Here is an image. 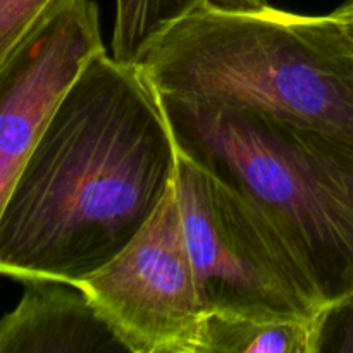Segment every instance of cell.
Masks as SVG:
<instances>
[{"mask_svg":"<svg viewBox=\"0 0 353 353\" xmlns=\"http://www.w3.org/2000/svg\"><path fill=\"white\" fill-rule=\"evenodd\" d=\"M178 147L138 64L93 55L0 214V276L74 283L116 257L174 183Z\"/></svg>","mask_w":353,"mask_h":353,"instance_id":"obj_1","label":"cell"},{"mask_svg":"<svg viewBox=\"0 0 353 353\" xmlns=\"http://www.w3.org/2000/svg\"><path fill=\"white\" fill-rule=\"evenodd\" d=\"M138 68L159 93L250 107L353 150V38L330 16L200 6Z\"/></svg>","mask_w":353,"mask_h":353,"instance_id":"obj_2","label":"cell"},{"mask_svg":"<svg viewBox=\"0 0 353 353\" xmlns=\"http://www.w3.org/2000/svg\"><path fill=\"white\" fill-rule=\"evenodd\" d=\"M159 99L178 150L269 217L326 307L353 296L352 148L250 107Z\"/></svg>","mask_w":353,"mask_h":353,"instance_id":"obj_3","label":"cell"},{"mask_svg":"<svg viewBox=\"0 0 353 353\" xmlns=\"http://www.w3.org/2000/svg\"><path fill=\"white\" fill-rule=\"evenodd\" d=\"M174 188L207 312L307 319L327 309L305 265L248 196L179 150Z\"/></svg>","mask_w":353,"mask_h":353,"instance_id":"obj_4","label":"cell"},{"mask_svg":"<svg viewBox=\"0 0 353 353\" xmlns=\"http://www.w3.org/2000/svg\"><path fill=\"white\" fill-rule=\"evenodd\" d=\"M74 285L130 353H199L209 312L196 286L174 183L130 243Z\"/></svg>","mask_w":353,"mask_h":353,"instance_id":"obj_5","label":"cell"},{"mask_svg":"<svg viewBox=\"0 0 353 353\" xmlns=\"http://www.w3.org/2000/svg\"><path fill=\"white\" fill-rule=\"evenodd\" d=\"M103 48L93 0H54L0 62V214L59 102Z\"/></svg>","mask_w":353,"mask_h":353,"instance_id":"obj_6","label":"cell"},{"mask_svg":"<svg viewBox=\"0 0 353 353\" xmlns=\"http://www.w3.org/2000/svg\"><path fill=\"white\" fill-rule=\"evenodd\" d=\"M0 353L130 352L78 286L30 279L19 303L0 319Z\"/></svg>","mask_w":353,"mask_h":353,"instance_id":"obj_7","label":"cell"},{"mask_svg":"<svg viewBox=\"0 0 353 353\" xmlns=\"http://www.w3.org/2000/svg\"><path fill=\"white\" fill-rule=\"evenodd\" d=\"M324 310L307 319L209 314L199 353H317Z\"/></svg>","mask_w":353,"mask_h":353,"instance_id":"obj_8","label":"cell"},{"mask_svg":"<svg viewBox=\"0 0 353 353\" xmlns=\"http://www.w3.org/2000/svg\"><path fill=\"white\" fill-rule=\"evenodd\" d=\"M203 6V0H116L112 57L138 64L148 45Z\"/></svg>","mask_w":353,"mask_h":353,"instance_id":"obj_9","label":"cell"},{"mask_svg":"<svg viewBox=\"0 0 353 353\" xmlns=\"http://www.w3.org/2000/svg\"><path fill=\"white\" fill-rule=\"evenodd\" d=\"M54 0H0V62Z\"/></svg>","mask_w":353,"mask_h":353,"instance_id":"obj_10","label":"cell"},{"mask_svg":"<svg viewBox=\"0 0 353 353\" xmlns=\"http://www.w3.org/2000/svg\"><path fill=\"white\" fill-rule=\"evenodd\" d=\"M324 350L353 352V296L324 310L319 352Z\"/></svg>","mask_w":353,"mask_h":353,"instance_id":"obj_11","label":"cell"},{"mask_svg":"<svg viewBox=\"0 0 353 353\" xmlns=\"http://www.w3.org/2000/svg\"><path fill=\"white\" fill-rule=\"evenodd\" d=\"M203 3L223 12H259L269 7L268 0H203Z\"/></svg>","mask_w":353,"mask_h":353,"instance_id":"obj_12","label":"cell"},{"mask_svg":"<svg viewBox=\"0 0 353 353\" xmlns=\"http://www.w3.org/2000/svg\"><path fill=\"white\" fill-rule=\"evenodd\" d=\"M331 14L343 24L345 30H347L348 33H350V37L353 38V0H347V2L341 3V6L338 7V9H334Z\"/></svg>","mask_w":353,"mask_h":353,"instance_id":"obj_13","label":"cell"}]
</instances>
